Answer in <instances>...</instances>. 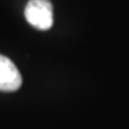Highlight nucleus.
Returning a JSON list of instances; mask_svg holds the SVG:
<instances>
[{
    "instance_id": "nucleus-1",
    "label": "nucleus",
    "mask_w": 129,
    "mask_h": 129,
    "mask_svg": "<svg viewBox=\"0 0 129 129\" xmlns=\"http://www.w3.org/2000/svg\"><path fill=\"white\" fill-rule=\"evenodd\" d=\"M24 14L29 24L38 30L50 29L54 22L53 5L49 0H30Z\"/></svg>"
},
{
    "instance_id": "nucleus-2",
    "label": "nucleus",
    "mask_w": 129,
    "mask_h": 129,
    "mask_svg": "<svg viewBox=\"0 0 129 129\" xmlns=\"http://www.w3.org/2000/svg\"><path fill=\"white\" fill-rule=\"evenodd\" d=\"M22 85V75L9 57L0 55V91H17Z\"/></svg>"
}]
</instances>
